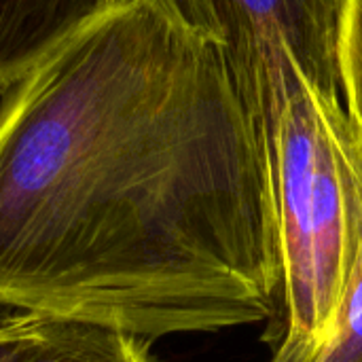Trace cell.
<instances>
[{
  "instance_id": "2",
  "label": "cell",
  "mask_w": 362,
  "mask_h": 362,
  "mask_svg": "<svg viewBox=\"0 0 362 362\" xmlns=\"http://www.w3.org/2000/svg\"><path fill=\"white\" fill-rule=\"evenodd\" d=\"M272 195L282 310L263 335L272 362H314L335 322L350 265V216L341 159L348 117L339 89L305 64H291L240 87Z\"/></svg>"
},
{
  "instance_id": "9",
  "label": "cell",
  "mask_w": 362,
  "mask_h": 362,
  "mask_svg": "<svg viewBox=\"0 0 362 362\" xmlns=\"http://www.w3.org/2000/svg\"><path fill=\"white\" fill-rule=\"evenodd\" d=\"M153 2L161 6L176 21L227 40V30L218 13L216 0H153Z\"/></svg>"
},
{
  "instance_id": "4",
  "label": "cell",
  "mask_w": 362,
  "mask_h": 362,
  "mask_svg": "<svg viewBox=\"0 0 362 362\" xmlns=\"http://www.w3.org/2000/svg\"><path fill=\"white\" fill-rule=\"evenodd\" d=\"M125 0H0V93L47 51Z\"/></svg>"
},
{
  "instance_id": "6",
  "label": "cell",
  "mask_w": 362,
  "mask_h": 362,
  "mask_svg": "<svg viewBox=\"0 0 362 362\" xmlns=\"http://www.w3.org/2000/svg\"><path fill=\"white\" fill-rule=\"evenodd\" d=\"M151 344L115 329L51 318L42 346L28 362H153Z\"/></svg>"
},
{
  "instance_id": "7",
  "label": "cell",
  "mask_w": 362,
  "mask_h": 362,
  "mask_svg": "<svg viewBox=\"0 0 362 362\" xmlns=\"http://www.w3.org/2000/svg\"><path fill=\"white\" fill-rule=\"evenodd\" d=\"M333 47L346 112L362 132V0H335Z\"/></svg>"
},
{
  "instance_id": "3",
  "label": "cell",
  "mask_w": 362,
  "mask_h": 362,
  "mask_svg": "<svg viewBox=\"0 0 362 362\" xmlns=\"http://www.w3.org/2000/svg\"><path fill=\"white\" fill-rule=\"evenodd\" d=\"M233 74L272 66L295 49L320 83L339 89L335 72V0H216Z\"/></svg>"
},
{
  "instance_id": "5",
  "label": "cell",
  "mask_w": 362,
  "mask_h": 362,
  "mask_svg": "<svg viewBox=\"0 0 362 362\" xmlns=\"http://www.w3.org/2000/svg\"><path fill=\"white\" fill-rule=\"evenodd\" d=\"M341 159L350 216V265L329 339L314 362H362V132L341 125Z\"/></svg>"
},
{
  "instance_id": "1",
  "label": "cell",
  "mask_w": 362,
  "mask_h": 362,
  "mask_svg": "<svg viewBox=\"0 0 362 362\" xmlns=\"http://www.w3.org/2000/svg\"><path fill=\"white\" fill-rule=\"evenodd\" d=\"M0 308L146 341L276 325V216L225 38L125 0L0 93Z\"/></svg>"
},
{
  "instance_id": "8",
  "label": "cell",
  "mask_w": 362,
  "mask_h": 362,
  "mask_svg": "<svg viewBox=\"0 0 362 362\" xmlns=\"http://www.w3.org/2000/svg\"><path fill=\"white\" fill-rule=\"evenodd\" d=\"M53 316L15 310L0 314V362H28L42 346Z\"/></svg>"
}]
</instances>
